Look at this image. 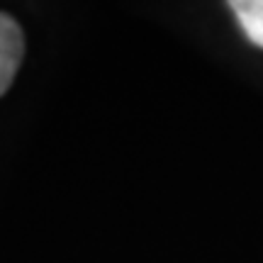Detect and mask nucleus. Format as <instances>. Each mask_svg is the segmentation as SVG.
I'll return each mask as SVG.
<instances>
[{
	"instance_id": "1",
	"label": "nucleus",
	"mask_w": 263,
	"mask_h": 263,
	"mask_svg": "<svg viewBox=\"0 0 263 263\" xmlns=\"http://www.w3.org/2000/svg\"><path fill=\"white\" fill-rule=\"evenodd\" d=\"M25 57V34L15 17L0 12V95L5 93Z\"/></svg>"
},
{
	"instance_id": "2",
	"label": "nucleus",
	"mask_w": 263,
	"mask_h": 263,
	"mask_svg": "<svg viewBox=\"0 0 263 263\" xmlns=\"http://www.w3.org/2000/svg\"><path fill=\"white\" fill-rule=\"evenodd\" d=\"M229 8L234 10L246 37L263 49V0H232Z\"/></svg>"
}]
</instances>
